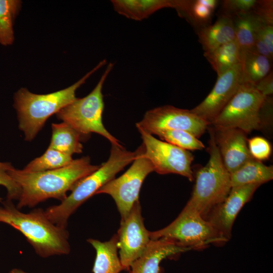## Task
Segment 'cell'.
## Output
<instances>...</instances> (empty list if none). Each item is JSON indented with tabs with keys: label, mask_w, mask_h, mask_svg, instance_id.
Segmentation results:
<instances>
[{
	"label": "cell",
	"mask_w": 273,
	"mask_h": 273,
	"mask_svg": "<svg viewBox=\"0 0 273 273\" xmlns=\"http://www.w3.org/2000/svg\"><path fill=\"white\" fill-rule=\"evenodd\" d=\"M232 188L249 184L262 185L273 178V167L252 159L230 173Z\"/></svg>",
	"instance_id": "ffe728a7"
},
{
	"label": "cell",
	"mask_w": 273,
	"mask_h": 273,
	"mask_svg": "<svg viewBox=\"0 0 273 273\" xmlns=\"http://www.w3.org/2000/svg\"><path fill=\"white\" fill-rule=\"evenodd\" d=\"M258 32L270 53L273 55V25L260 22Z\"/></svg>",
	"instance_id": "d6a6232c"
},
{
	"label": "cell",
	"mask_w": 273,
	"mask_h": 273,
	"mask_svg": "<svg viewBox=\"0 0 273 273\" xmlns=\"http://www.w3.org/2000/svg\"><path fill=\"white\" fill-rule=\"evenodd\" d=\"M200 4L208 7L212 11H213L217 4V1L216 0H197Z\"/></svg>",
	"instance_id": "e575fe53"
},
{
	"label": "cell",
	"mask_w": 273,
	"mask_h": 273,
	"mask_svg": "<svg viewBox=\"0 0 273 273\" xmlns=\"http://www.w3.org/2000/svg\"><path fill=\"white\" fill-rule=\"evenodd\" d=\"M265 97L254 86L240 84L211 124L215 129L237 128L246 134L259 129V111Z\"/></svg>",
	"instance_id": "ba28073f"
},
{
	"label": "cell",
	"mask_w": 273,
	"mask_h": 273,
	"mask_svg": "<svg viewBox=\"0 0 273 273\" xmlns=\"http://www.w3.org/2000/svg\"><path fill=\"white\" fill-rule=\"evenodd\" d=\"M198 37L205 52L231 42L235 40L234 19L230 14H222L214 24L199 30Z\"/></svg>",
	"instance_id": "e0dca14e"
},
{
	"label": "cell",
	"mask_w": 273,
	"mask_h": 273,
	"mask_svg": "<svg viewBox=\"0 0 273 273\" xmlns=\"http://www.w3.org/2000/svg\"><path fill=\"white\" fill-rule=\"evenodd\" d=\"M155 135L160 139L186 150H200L205 148L203 143L192 133L180 129H163Z\"/></svg>",
	"instance_id": "4316f807"
},
{
	"label": "cell",
	"mask_w": 273,
	"mask_h": 273,
	"mask_svg": "<svg viewBox=\"0 0 273 273\" xmlns=\"http://www.w3.org/2000/svg\"><path fill=\"white\" fill-rule=\"evenodd\" d=\"M114 10L132 20L142 21L156 11L173 7L174 0H112Z\"/></svg>",
	"instance_id": "d6986e66"
},
{
	"label": "cell",
	"mask_w": 273,
	"mask_h": 273,
	"mask_svg": "<svg viewBox=\"0 0 273 273\" xmlns=\"http://www.w3.org/2000/svg\"><path fill=\"white\" fill-rule=\"evenodd\" d=\"M52 132L49 148L70 156L82 153L80 135L70 125L64 122L52 123Z\"/></svg>",
	"instance_id": "7402d4cb"
},
{
	"label": "cell",
	"mask_w": 273,
	"mask_h": 273,
	"mask_svg": "<svg viewBox=\"0 0 273 273\" xmlns=\"http://www.w3.org/2000/svg\"><path fill=\"white\" fill-rule=\"evenodd\" d=\"M241 76V64L239 63L218 76L210 93L191 111L211 124L236 92Z\"/></svg>",
	"instance_id": "4fadbf2b"
},
{
	"label": "cell",
	"mask_w": 273,
	"mask_h": 273,
	"mask_svg": "<svg viewBox=\"0 0 273 273\" xmlns=\"http://www.w3.org/2000/svg\"><path fill=\"white\" fill-rule=\"evenodd\" d=\"M113 67V64H109L88 95L82 98H76L56 114L58 119L70 125L79 134L82 141L87 140L91 133H96L107 139L111 144L121 145L106 129L102 122L104 110L102 88Z\"/></svg>",
	"instance_id": "8992f818"
},
{
	"label": "cell",
	"mask_w": 273,
	"mask_h": 273,
	"mask_svg": "<svg viewBox=\"0 0 273 273\" xmlns=\"http://www.w3.org/2000/svg\"><path fill=\"white\" fill-rule=\"evenodd\" d=\"M73 160L72 156L49 148L40 156L30 161L22 170L27 172H39L63 167Z\"/></svg>",
	"instance_id": "484cf974"
},
{
	"label": "cell",
	"mask_w": 273,
	"mask_h": 273,
	"mask_svg": "<svg viewBox=\"0 0 273 273\" xmlns=\"http://www.w3.org/2000/svg\"><path fill=\"white\" fill-rule=\"evenodd\" d=\"M191 250L169 240H151L143 253L131 264L129 273H160L162 260Z\"/></svg>",
	"instance_id": "2e32d148"
},
{
	"label": "cell",
	"mask_w": 273,
	"mask_h": 273,
	"mask_svg": "<svg viewBox=\"0 0 273 273\" xmlns=\"http://www.w3.org/2000/svg\"><path fill=\"white\" fill-rule=\"evenodd\" d=\"M0 222L9 224L21 233L41 257L67 255L70 252L66 229L51 222L41 208L25 213L21 212L11 201L7 200L0 207Z\"/></svg>",
	"instance_id": "7a4b0ae2"
},
{
	"label": "cell",
	"mask_w": 273,
	"mask_h": 273,
	"mask_svg": "<svg viewBox=\"0 0 273 273\" xmlns=\"http://www.w3.org/2000/svg\"><path fill=\"white\" fill-rule=\"evenodd\" d=\"M261 185L254 184L232 188L225 199L215 206L204 218L229 240L237 215Z\"/></svg>",
	"instance_id": "5bb4252c"
},
{
	"label": "cell",
	"mask_w": 273,
	"mask_h": 273,
	"mask_svg": "<svg viewBox=\"0 0 273 273\" xmlns=\"http://www.w3.org/2000/svg\"><path fill=\"white\" fill-rule=\"evenodd\" d=\"M241 51L240 84L254 86L270 72L271 60L253 50Z\"/></svg>",
	"instance_id": "44dd1931"
},
{
	"label": "cell",
	"mask_w": 273,
	"mask_h": 273,
	"mask_svg": "<svg viewBox=\"0 0 273 273\" xmlns=\"http://www.w3.org/2000/svg\"><path fill=\"white\" fill-rule=\"evenodd\" d=\"M204 56L219 76L241 63L242 51L234 40L213 50L205 52Z\"/></svg>",
	"instance_id": "603a6c76"
},
{
	"label": "cell",
	"mask_w": 273,
	"mask_h": 273,
	"mask_svg": "<svg viewBox=\"0 0 273 273\" xmlns=\"http://www.w3.org/2000/svg\"><path fill=\"white\" fill-rule=\"evenodd\" d=\"M257 3L256 0H225L222 1V6L228 12L241 15L253 13Z\"/></svg>",
	"instance_id": "f546056e"
},
{
	"label": "cell",
	"mask_w": 273,
	"mask_h": 273,
	"mask_svg": "<svg viewBox=\"0 0 273 273\" xmlns=\"http://www.w3.org/2000/svg\"><path fill=\"white\" fill-rule=\"evenodd\" d=\"M210 124L191 110L165 105L147 111L136 127L152 135L163 129L183 130L199 138Z\"/></svg>",
	"instance_id": "8fae6325"
},
{
	"label": "cell",
	"mask_w": 273,
	"mask_h": 273,
	"mask_svg": "<svg viewBox=\"0 0 273 273\" xmlns=\"http://www.w3.org/2000/svg\"><path fill=\"white\" fill-rule=\"evenodd\" d=\"M248 147L251 156L260 161L268 159L271 153L270 143L261 136H255L248 140Z\"/></svg>",
	"instance_id": "f1b7e54d"
},
{
	"label": "cell",
	"mask_w": 273,
	"mask_h": 273,
	"mask_svg": "<svg viewBox=\"0 0 273 273\" xmlns=\"http://www.w3.org/2000/svg\"><path fill=\"white\" fill-rule=\"evenodd\" d=\"M234 22L235 40L241 51L253 50L257 30L260 22L252 13L236 15Z\"/></svg>",
	"instance_id": "cb8c5ba5"
},
{
	"label": "cell",
	"mask_w": 273,
	"mask_h": 273,
	"mask_svg": "<svg viewBox=\"0 0 273 273\" xmlns=\"http://www.w3.org/2000/svg\"><path fill=\"white\" fill-rule=\"evenodd\" d=\"M87 241L96 252L93 273H120L124 270L118 253L117 234L104 242L93 239Z\"/></svg>",
	"instance_id": "ac0fdd59"
},
{
	"label": "cell",
	"mask_w": 273,
	"mask_h": 273,
	"mask_svg": "<svg viewBox=\"0 0 273 273\" xmlns=\"http://www.w3.org/2000/svg\"><path fill=\"white\" fill-rule=\"evenodd\" d=\"M21 4L19 0H0V44L3 46L14 42V23Z\"/></svg>",
	"instance_id": "d4e9b609"
},
{
	"label": "cell",
	"mask_w": 273,
	"mask_h": 273,
	"mask_svg": "<svg viewBox=\"0 0 273 273\" xmlns=\"http://www.w3.org/2000/svg\"><path fill=\"white\" fill-rule=\"evenodd\" d=\"M259 128L266 129L272 124V99L266 97L259 114Z\"/></svg>",
	"instance_id": "1f68e13d"
},
{
	"label": "cell",
	"mask_w": 273,
	"mask_h": 273,
	"mask_svg": "<svg viewBox=\"0 0 273 273\" xmlns=\"http://www.w3.org/2000/svg\"><path fill=\"white\" fill-rule=\"evenodd\" d=\"M216 144L226 169L230 173L254 159L248 147L246 133L237 128L215 129Z\"/></svg>",
	"instance_id": "9a60e30c"
},
{
	"label": "cell",
	"mask_w": 273,
	"mask_h": 273,
	"mask_svg": "<svg viewBox=\"0 0 273 273\" xmlns=\"http://www.w3.org/2000/svg\"><path fill=\"white\" fill-rule=\"evenodd\" d=\"M135 155V151H128L121 145L111 144L110 154L105 162L80 180L70 194L59 205L50 206L44 210L48 219L56 225L66 229L69 217L76 209L132 162Z\"/></svg>",
	"instance_id": "277c9868"
},
{
	"label": "cell",
	"mask_w": 273,
	"mask_h": 273,
	"mask_svg": "<svg viewBox=\"0 0 273 273\" xmlns=\"http://www.w3.org/2000/svg\"><path fill=\"white\" fill-rule=\"evenodd\" d=\"M106 63V60L101 61L76 82L55 92L40 95L31 93L26 88L19 89L14 95V107L25 140H33L50 116L75 101L77 89Z\"/></svg>",
	"instance_id": "3957f363"
},
{
	"label": "cell",
	"mask_w": 273,
	"mask_h": 273,
	"mask_svg": "<svg viewBox=\"0 0 273 273\" xmlns=\"http://www.w3.org/2000/svg\"><path fill=\"white\" fill-rule=\"evenodd\" d=\"M10 273H28V272H25L24 270L19 269V268H14L10 271Z\"/></svg>",
	"instance_id": "d590c367"
},
{
	"label": "cell",
	"mask_w": 273,
	"mask_h": 273,
	"mask_svg": "<svg viewBox=\"0 0 273 273\" xmlns=\"http://www.w3.org/2000/svg\"><path fill=\"white\" fill-rule=\"evenodd\" d=\"M135 157L130 167L121 176L114 178L96 193L109 195L114 200L121 219L139 201V193L147 176L154 171L150 161L144 155L142 144L135 151Z\"/></svg>",
	"instance_id": "9c48e42d"
},
{
	"label": "cell",
	"mask_w": 273,
	"mask_h": 273,
	"mask_svg": "<svg viewBox=\"0 0 273 273\" xmlns=\"http://www.w3.org/2000/svg\"><path fill=\"white\" fill-rule=\"evenodd\" d=\"M144 147V155L151 163L154 171L160 174L174 173L194 178L191 164L194 156L189 152L169 143L156 139L140 128Z\"/></svg>",
	"instance_id": "30bf717a"
},
{
	"label": "cell",
	"mask_w": 273,
	"mask_h": 273,
	"mask_svg": "<svg viewBox=\"0 0 273 273\" xmlns=\"http://www.w3.org/2000/svg\"><path fill=\"white\" fill-rule=\"evenodd\" d=\"M252 14L262 23L273 25V1H258L256 7Z\"/></svg>",
	"instance_id": "4dcf8cb0"
},
{
	"label": "cell",
	"mask_w": 273,
	"mask_h": 273,
	"mask_svg": "<svg viewBox=\"0 0 273 273\" xmlns=\"http://www.w3.org/2000/svg\"><path fill=\"white\" fill-rule=\"evenodd\" d=\"M150 238L169 240L192 250L203 249L210 244L222 245L229 241L201 215L185 208L169 225L150 232Z\"/></svg>",
	"instance_id": "52a82bcc"
},
{
	"label": "cell",
	"mask_w": 273,
	"mask_h": 273,
	"mask_svg": "<svg viewBox=\"0 0 273 273\" xmlns=\"http://www.w3.org/2000/svg\"><path fill=\"white\" fill-rule=\"evenodd\" d=\"M13 166L10 163L0 161V185L6 188L7 191V200H18L21 189L19 186L9 173ZM2 199L0 198V202Z\"/></svg>",
	"instance_id": "83f0119b"
},
{
	"label": "cell",
	"mask_w": 273,
	"mask_h": 273,
	"mask_svg": "<svg viewBox=\"0 0 273 273\" xmlns=\"http://www.w3.org/2000/svg\"><path fill=\"white\" fill-rule=\"evenodd\" d=\"M210 132L208 161L197 171L191 197L184 207L204 218L225 199L232 189L230 173L222 162L213 130Z\"/></svg>",
	"instance_id": "5b68a950"
},
{
	"label": "cell",
	"mask_w": 273,
	"mask_h": 273,
	"mask_svg": "<svg viewBox=\"0 0 273 273\" xmlns=\"http://www.w3.org/2000/svg\"><path fill=\"white\" fill-rule=\"evenodd\" d=\"M100 165L92 164L87 156L73 160L63 167L43 172H27L13 167L9 173L21 189L16 207H33L50 198L62 201L67 192Z\"/></svg>",
	"instance_id": "6da1fadb"
},
{
	"label": "cell",
	"mask_w": 273,
	"mask_h": 273,
	"mask_svg": "<svg viewBox=\"0 0 273 273\" xmlns=\"http://www.w3.org/2000/svg\"><path fill=\"white\" fill-rule=\"evenodd\" d=\"M117 236L120 261L124 270L129 269L151 240L150 232L144 223L139 200L134 204L128 214L121 219Z\"/></svg>",
	"instance_id": "7c38bea8"
},
{
	"label": "cell",
	"mask_w": 273,
	"mask_h": 273,
	"mask_svg": "<svg viewBox=\"0 0 273 273\" xmlns=\"http://www.w3.org/2000/svg\"><path fill=\"white\" fill-rule=\"evenodd\" d=\"M254 87L264 97L271 96L273 93L272 72L270 71L266 76L260 80Z\"/></svg>",
	"instance_id": "836d02e7"
}]
</instances>
